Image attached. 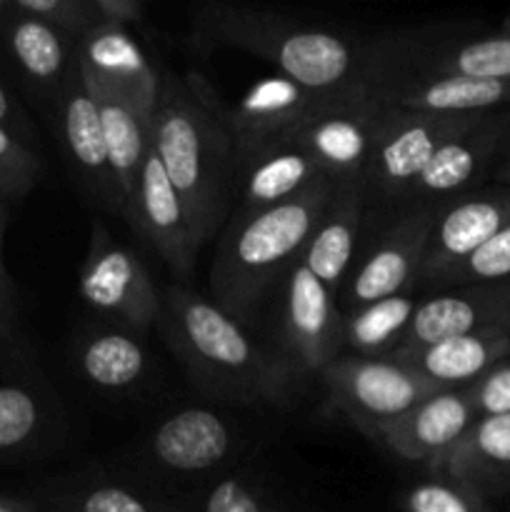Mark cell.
I'll use <instances>...</instances> for the list:
<instances>
[{
	"label": "cell",
	"instance_id": "cell-1",
	"mask_svg": "<svg viewBox=\"0 0 510 512\" xmlns=\"http://www.w3.org/2000/svg\"><path fill=\"white\" fill-rule=\"evenodd\" d=\"M150 143L203 245L228 215L240 158L225 105L200 75L160 73Z\"/></svg>",
	"mask_w": 510,
	"mask_h": 512
},
{
	"label": "cell",
	"instance_id": "cell-2",
	"mask_svg": "<svg viewBox=\"0 0 510 512\" xmlns=\"http://www.w3.org/2000/svg\"><path fill=\"white\" fill-rule=\"evenodd\" d=\"M195 38L243 50L283 78L318 93H370V38L310 23L258 5L205 3L193 13Z\"/></svg>",
	"mask_w": 510,
	"mask_h": 512
},
{
	"label": "cell",
	"instance_id": "cell-3",
	"mask_svg": "<svg viewBox=\"0 0 510 512\" xmlns=\"http://www.w3.org/2000/svg\"><path fill=\"white\" fill-rule=\"evenodd\" d=\"M160 330L198 390L235 405H288L295 370L225 313L185 285L160 290Z\"/></svg>",
	"mask_w": 510,
	"mask_h": 512
},
{
	"label": "cell",
	"instance_id": "cell-4",
	"mask_svg": "<svg viewBox=\"0 0 510 512\" xmlns=\"http://www.w3.org/2000/svg\"><path fill=\"white\" fill-rule=\"evenodd\" d=\"M335 185L338 180H325L298 198L238 210L228 220L210 265V290L215 303L245 328L260 318L275 285H283L300 263Z\"/></svg>",
	"mask_w": 510,
	"mask_h": 512
},
{
	"label": "cell",
	"instance_id": "cell-5",
	"mask_svg": "<svg viewBox=\"0 0 510 512\" xmlns=\"http://www.w3.org/2000/svg\"><path fill=\"white\" fill-rule=\"evenodd\" d=\"M483 115H438L383 105L363 173L368 205L400 208L440 145L478 123Z\"/></svg>",
	"mask_w": 510,
	"mask_h": 512
},
{
	"label": "cell",
	"instance_id": "cell-6",
	"mask_svg": "<svg viewBox=\"0 0 510 512\" xmlns=\"http://www.w3.org/2000/svg\"><path fill=\"white\" fill-rule=\"evenodd\" d=\"M83 305L110 325L145 333L160 318V290L135 250L110 235L103 220L90 223L85 263L78 275Z\"/></svg>",
	"mask_w": 510,
	"mask_h": 512
},
{
	"label": "cell",
	"instance_id": "cell-7",
	"mask_svg": "<svg viewBox=\"0 0 510 512\" xmlns=\"http://www.w3.org/2000/svg\"><path fill=\"white\" fill-rule=\"evenodd\" d=\"M440 205L443 203H408L395 208L393 218L363 258L353 263L340 288L338 305L343 313L415 288Z\"/></svg>",
	"mask_w": 510,
	"mask_h": 512
},
{
	"label": "cell",
	"instance_id": "cell-8",
	"mask_svg": "<svg viewBox=\"0 0 510 512\" xmlns=\"http://www.w3.org/2000/svg\"><path fill=\"white\" fill-rule=\"evenodd\" d=\"M330 403L365 435L403 418L438 388L390 358L338 355L320 373Z\"/></svg>",
	"mask_w": 510,
	"mask_h": 512
},
{
	"label": "cell",
	"instance_id": "cell-9",
	"mask_svg": "<svg viewBox=\"0 0 510 512\" xmlns=\"http://www.w3.org/2000/svg\"><path fill=\"white\" fill-rule=\"evenodd\" d=\"M355 95L318 93L275 73L250 85L235 108H225V123L238 148V158H243L253 150L288 143L303 125Z\"/></svg>",
	"mask_w": 510,
	"mask_h": 512
},
{
	"label": "cell",
	"instance_id": "cell-10",
	"mask_svg": "<svg viewBox=\"0 0 510 512\" xmlns=\"http://www.w3.org/2000/svg\"><path fill=\"white\" fill-rule=\"evenodd\" d=\"M283 358L295 373H323L343 350V310L338 295L325 288L303 263L283 280L280 310Z\"/></svg>",
	"mask_w": 510,
	"mask_h": 512
},
{
	"label": "cell",
	"instance_id": "cell-11",
	"mask_svg": "<svg viewBox=\"0 0 510 512\" xmlns=\"http://www.w3.org/2000/svg\"><path fill=\"white\" fill-rule=\"evenodd\" d=\"M508 220L510 188L495 183L440 205L415 285L443 288L450 273L478 253Z\"/></svg>",
	"mask_w": 510,
	"mask_h": 512
},
{
	"label": "cell",
	"instance_id": "cell-12",
	"mask_svg": "<svg viewBox=\"0 0 510 512\" xmlns=\"http://www.w3.org/2000/svg\"><path fill=\"white\" fill-rule=\"evenodd\" d=\"M370 93L383 105L438 115H483L508 110L510 80L465 78L370 65Z\"/></svg>",
	"mask_w": 510,
	"mask_h": 512
},
{
	"label": "cell",
	"instance_id": "cell-13",
	"mask_svg": "<svg viewBox=\"0 0 510 512\" xmlns=\"http://www.w3.org/2000/svg\"><path fill=\"white\" fill-rule=\"evenodd\" d=\"M55 125H58L60 148L68 158L80 188L88 193L95 205L125 220L123 195H120L118 180L110 168L98 105H95L78 65L55 100Z\"/></svg>",
	"mask_w": 510,
	"mask_h": 512
},
{
	"label": "cell",
	"instance_id": "cell-14",
	"mask_svg": "<svg viewBox=\"0 0 510 512\" xmlns=\"http://www.w3.org/2000/svg\"><path fill=\"white\" fill-rule=\"evenodd\" d=\"M480 333H510V280L455 285L423 298L393 355Z\"/></svg>",
	"mask_w": 510,
	"mask_h": 512
},
{
	"label": "cell",
	"instance_id": "cell-15",
	"mask_svg": "<svg viewBox=\"0 0 510 512\" xmlns=\"http://www.w3.org/2000/svg\"><path fill=\"white\" fill-rule=\"evenodd\" d=\"M510 140V110L485 113L478 123L453 135L430 158L410 190L408 203H448L470 193L493 170L495 158Z\"/></svg>",
	"mask_w": 510,
	"mask_h": 512
},
{
	"label": "cell",
	"instance_id": "cell-16",
	"mask_svg": "<svg viewBox=\"0 0 510 512\" xmlns=\"http://www.w3.org/2000/svg\"><path fill=\"white\" fill-rule=\"evenodd\" d=\"M383 103L373 93L333 105L298 130L290 145L310 155L333 180H363Z\"/></svg>",
	"mask_w": 510,
	"mask_h": 512
},
{
	"label": "cell",
	"instance_id": "cell-17",
	"mask_svg": "<svg viewBox=\"0 0 510 512\" xmlns=\"http://www.w3.org/2000/svg\"><path fill=\"white\" fill-rule=\"evenodd\" d=\"M475 420L478 418L465 395V388L440 390V393L428 395L403 418L375 428L373 433H368V438L383 443L398 458L425 463L435 475Z\"/></svg>",
	"mask_w": 510,
	"mask_h": 512
},
{
	"label": "cell",
	"instance_id": "cell-18",
	"mask_svg": "<svg viewBox=\"0 0 510 512\" xmlns=\"http://www.w3.org/2000/svg\"><path fill=\"white\" fill-rule=\"evenodd\" d=\"M235 443V428L218 410L183 408L155 425L145 448L150 463L165 473L203 475L223 468Z\"/></svg>",
	"mask_w": 510,
	"mask_h": 512
},
{
	"label": "cell",
	"instance_id": "cell-19",
	"mask_svg": "<svg viewBox=\"0 0 510 512\" xmlns=\"http://www.w3.org/2000/svg\"><path fill=\"white\" fill-rule=\"evenodd\" d=\"M78 65V63H75ZM98 105L100 125H103L105 148H108L110 168L118 180L120 195L125 205V223L135 225V193H138L140 168H143L145 153L150 148V120H153L155 105L123 93L103 80L93 78L78 68Z\"/></svg>",
	"mask_w": 510,
	"mask_h": 512
},
{
	"label": "cell",
	"instance_id": "cell-20",
	"mask_svg": "<svg viewBox=\"0 0 510 512\" xmlns=\"http://www.w3.org/2000/svg\"><path fill=\"white\" fill-rule=\"evenodd\" d=\"M133 230L153 245L155 253L165 260V265L175 275L188 278L200 243L195 238L178 190L173 188L168 173L155 155L153 143L145 153L143 168H140Z\"/></svg>",
	"mask_w": 510,
	"mask_h": 512
},
{
	"label": "cell",
	"instance_id": "cell-21",
	"mask_svg": "<svg viewBox=\"0 0 510 512\" xmlns=\"http://www.w3.org/2000/svg\"><path fill=\"white\" fill-rule=\"evenodd\" d=\"M365 208L368 200H365L363 180H340L300 258V263L335 295L340 293L353 268Z\"/></svg>",
	"mask_w": 510,
	"mask_h": 512
},
{
	"label": "cell",
	"instance_id": "cell-22",
	"mask_svg": "<svg viewBox=\"0 0 510 512\" xmlns=\"http://www.w3.org/2000/svg\"><path fill=\"white\" fill-rule=\"evenodd\" d=\"M0 38L30 88L55 103L75 70V40L63 30L15 10L0 20Z\"/></svg>",
	"mask_w": 510,
	"mask_h": 512
},
{
	"label": "cell",
	"instance_id": "cell-23",
	"mask_svg": "<svg viewBox=\"0 0 510 512\" xmlns=\"http://www.w3.org/2000/svg\"><path fill=\"white\" fill-rule=\"evenodd\" d=\"M333 180L298 145L278 143L253 150L240 158L238 195L240 210L280 205L308 193L315 185Z\"/></svg>",
	"mask_w": 510,
	"mask_h": 512
},
{
	"label": "cell",
	"instance_id": "cell-24",
	"mask_svg": "<svg viewBox=\"0 0 510 512\" xmlns=\"http://www.w3.org/2000/svg\"><path fill=\"white\" fill-rule=\"evenodd\" d=\"M75 63L93 78L135 95L145 103L158 100L160 73L128 28L90 25L75 40Z\"/></svg>",
	"mask_w": 510,
	"mask_h": 512
},
{
	"label": "cell",
	"instance_id": "cell-25",
	"mask_svg": "<svg viewBox=\"0 0 510 512\" xmlns=\"http://www.w3.org/2000/svg\"><path fill=\"white\" fill-rule=\"evenodd\" d=\"M73 365L90 388L120 395L143 383L150 370V355L138 333L105 323L85 328L75 338Z\"/></svg>",
	"mask_w": 510,
	"mask_h": 512
},
{
	"label": "cell",
	"instance_id": "cell-26",
	"mask_svg": "<svg viewBox=\"0 0 510 512\" xmlns=\"http://www.w3.org/2000/svg\"><path fill=\"white\" fill-rule=\"evenodd\" d=\"M510 358V333H480L445 338L425 348L398 353V360L438 390H460Z\"/></svg>",
	"mask_w": 510,
	"mask_h": 512
},
{
	"label": "cell",
	"instance_id": "cell-27",
	"mask_svg": "<svg viewBox=\"0 0 510 512\" xmlns=\"http://www.w3.org/2000/svg\"><path fill=\"white\" fill-rule=\"evenodd\" d=\"M435 475H448L490 495L510 485V413L480 418L458 440Z\"/></svg>",
	"mask_w": 510,
	"mask_h": 512
},
{
	"label": "cell",
	"instance_id": "cell-28",
	"mask_svg": "<svg viewBox=\"0 0 510 512\" xmlns=\"http://www.w3.org/2000/svg\"><path fill=\"white\" fill-rule=\"evenodd\" d=\"M418 303L410 290L348 310L343 313V348L360 358H390L403 343Z\"/></svg>",
	"mask_w": 510,
	"mask_h": 512
},
{
	"label": "cell",
	"instance_id": "cell-29",
	"mask_svg": "<svg viewBox=\"0 0 510 512\" xmlns=\"http://www.w3.org/2000/svg\"><path fill=\"white\" fill-rule=\"evenodd\" d=\"M48 428V403L38 388L23 380L0 383V463L35 448Z\"/></svg>",
	"mask_w": 510,
	"mask_h": 512
},
{
	"label": "cell",
	"instance_id": "cell-30",
	"mask_svg": "<svg viewBox=\"0 0 510 512\" xmlns=\"http://www.w3.org/2000/svg\"><path fill=\"white\" fill-rule=\"evenodd\" d=\"M53 512H178L135 485L113 478H85L55 498Z\"/></svg>",
	"mask_w": 510,
	"mask_h": 512
},
{
	"label": "cell",
	"instance_id": "cell-31",
	"mask_svg": "<svg viewBox=\"0 0 510 512\" xmlns=\"http://www.w3.org/2000/svg\"><path fill=\"white\" fill-rule=\"evenodd\" d=\"M403 512H490L488 495L448 475H430L398 498Z\"/></svg>",
	"mask_w": 510,
	"mask_h": 512
},
{
	"label": "cell",
	"instance_id": "cell-32",
	"mask_svg": "<svg viewBox=\"0 0 510 512\" xmlns=\"http://www.w3.org/2000/svg\"><path fill=\"white\" fill-rule=\"evenodd\" d=\"M200 512H285L255 475L230 473L205 490Z\"/></svg>",
	"mask_w": 510,
	"mask_h": 512
},
{
	"label": "cell",
	"instance_id": "cell-33",
	"mask_svg": "<svg viewBox=\"0 0 510 512\" xmlns=\"http://www.w3.org/2000/svg\"><path fill=\"white\" fill-rule=\"evenodd\" d=\"M40 170L43 163L33 145L0 125V200L8 203L30 193L38 183Z\"/></svg>",
	"mask_w": 510,
	"mask_h": 512
},
{
	"label": "cell",
	"instance_id": "cell-34",
	"mask_svg": "<svg viewBox=\"0 0 510 512\" xmlns=\"http://www.w3.org/2000/svg\"><path fill=\"white\" fill-rule=\"evenodd\" d=\"M500 280H510V220L478 253L470 255L458 270L450 273L443 288L470 283H500Z\"/></svg>",
	"mask_w": 510,
	"mask_h": 512
},
{
	"label": "cell",
	"instance_id": "cell-35",
	"mask_svg": "<svg viewBox=\"0 0 510 512\" xmlns=\"http://www.w3.org/2000/svg\"><path fill=\"white\" fill-rule=\"evenodd\" d=\"M13 10L28 18L43 20L78 40L93 25L88 0H13Z\"/></svg>",
	"mask_w": 510,
	"mask_h": 512
},
{
	"label": "cell",
	"instance_id": "cell-36",
	"mask_svg": "<svg viewBox=\"0 0 510 512\" xmlns=\"http://www.w3.org/2000/svg\"><path fill=\"white\" fill-rule=\"evenodd\" d=\"M475 418H495L510 413V358L480 375L465 388Z\"/></svg>",
	"mask_w": 510,
	"mask_h": 512
},
{
	"label": "cell",
	"instance_id": "cell-37",
	"mask_svg": "<svg viewBox=\"0 0 510 512\" xmlns=\"http://www.w3.org/2000/svg\"><path fill=\"white\" fill-rule=\"evenodd\" d=\"M88 10L93 25H118L128 30L145 18L143 0H88Z\"/></svg>",
	"mask_w": 510,
	"mask_h": 512
},
{
	"label": "cell",
	"instance_id": "cell-38",
	"mask_svg": "<svg viewBox=\"0 0 510 512\" xmlns=\"http://www.w3.org/2000/svg\"><path fill=\"white\" fill-rule=\"evenodd\" d=\"M0 125L8 130H13L20 140L33 145V125L25 118V113L20 110V105L15 103L13 95L8 93L3 83H0Z\"/></svg>",
	"mask_w": 510,
	"mask_h": 512
},
{
	"label": "cell",
	"instance_id": "cell-39",
	"mask_svg": "<svg viewBox=\"0 0 510 512\" xmlns=\"http://www.w3.org/2000/svg\"><path fill=\"white\" fill-rule=\"evenodd\" d=\"M15 323V288L3 263V248H0V335L10 333Z\"/></svg>",
	"mask_w": 510,
	"mask_h": 512
},
{
	"label": "cell",
	"instance_id": "cell-40",
	"mask_svg": "<svg viewBox=\"0 0 510 512\" xmlns=\"http://www.w3.org/2000/svg\"><path fill=\"white\" fill-rule=\"evenodd\" d=\"M490 178H493L495 185L510 188V140L505 143V148L500 150L498 158H495L493 170H490Z\"/></svg>",
	"mask_w": 510,
	"mask_h": 512
},
{
	"label": "cell",
	"instance_id": "cell-41",
	"mask_svg": "<svg viewBox=\"0 0 510 512\" xmlns=\"http://www.w3.org/2000/svg\"><path fill=\"white\" fill-rule=\"evenodd\" d=\"M0 512H43V510H40L38 505L28 503V500L0 495Z\"/></svg>",
	"mask_w": 510,
	"mask_h": 512
},
{
	"label": "cell",
	"instance_id": "cell-42",
	"mask_svg": "<svg viewBox=\"0 0 510 512\" xmlns=\"http://www.w3.org/2000/svg\"><path fill=\"white\" fill-rule=\"evenodd\" d=\"M5 228H8V208H5V203L0 200V248H3Z\"/></svg>",
	"mask_w": 510,
	"mask_h": 512
},
{
	"label": "cell",
	"instance_id": "cell-43",
	"mask_svg": "<svg viewBox=\"0 0 510 512\" xmlns=\"http://www.w3.org/2000/svg\"><path fill=\"white\" fill-rule=\"evenodd\" d=\"M13 10V0H0V20Z\"/></svg>",
	"mask_w": 510,
	"mask_h": 512
},
{
	"label": "cell",
	"instance_id": "cell-44",
	"mask_svg": "<svg viewBox=\"0 0 510 512\" xmlns=\"http://www.w3.org/2000/svg\"><path fill=\"white\" fill-rule=\"evenodd\" d=\"M500 30H505V33H510V15L503 20V28H500Z\"/></svg>",
	"mask_w": 510,
	"mask_h": 512
}]
</instances>
